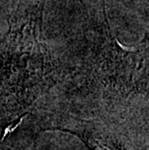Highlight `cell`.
<instances>
[{
  "label": "cell",
  "instance_id": "1",
  "mask_svg": "<svg viewBox=\"0 0 149 150\" xmlns=\"http://www.w3.org/2000/svg\"><path fill=\"white\" fill-rule=\"evenodd\" d=\"M98 15L85 36L87 47L84 63L102 75L104 79L107 76H114L123 81H136L147 71V38L135 49H125L112 33L104 1Z\"/></svg>",
  "mask_w": 149,
  "mask_h": 150
}]
</instances>
